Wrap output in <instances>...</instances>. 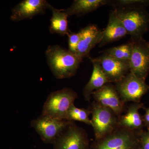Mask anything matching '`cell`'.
Instances as JSON below:
<instances>
[{
	"instance_id": "6da1fadb",
	"label": "cell",
	"mask_w": 149,
	"mask_h": 149,
	"mask_svg": "<svg viewBox=\"0 0 149 149\" xmlns=\"http://www.w3.org/2000/svg\"><path fill=\"white\" fill-rule=\"evenodd\" d=\"M45 54L48 65L56 79L74 76L82 62L76 55L58 45L48 46Z\"/></svg>"
},
{
	"instance_id": "7a4b0ae2",
	"label": "cell",
	"mask_w": 149,
	"mask_h": 149,
	"mask_svg": "<svg viewBox=\"0 0 149 149\" xmlns=\"http://www.w3.org/2000/svg\"><path fill=\"white\" fill-rule=\"evenodd\" d=\"M131 39L143 38L149 30V13L143 7H115L112 10Z\"/></svg>"
},
{
	"instance_id": "3957f363",
	"label": "cell",
	"mask_w": 149,
	"mask_h": 149,
	"mask_svg": "<svg viewBox=\"0 0 149 149\" xmlns=\"http://www.w3.org/2000/svg\"><path fill=\"white\" fill-rule=\"evenodd\" d=\"M77 98V93L71 88H65L52 92L44 103L42 115L66 120L68 111Z\"/></svg>"
},
{
	"instance_id": "277c9868",
	"label": "cell",
	"mask_w": 149,
	"mask_h": 149,
	"mask_svg": "<svg viewBox=\"0 0 149 149\" xmlns=\"http://www.w3.org/2000/svg\"><path fill=\"white\" fill-rule=\"evenodd\" d=\"M139 132L117 126L110 134L96 141L93 149H137Z\"/></svg>"
},
{
	"instance_id": "5b68a950",
	"label": "cell",
	"mask_w": 149,
	"mask_h": 149,
	"mask_svg": "<svg viewBox=\"0 0 149 149\" xmlns=\"http://www.w3.org/2000/svg\"><path fill=\"white\" fill-rule=\"evenodd\" d=\"M90 110L96 141L110 134L117 128L118 118L109 109L95 102Z\"/></svg>"
},
{
	"instance_id": "8992f818",
	"label": "cell",
	"mask_w": 149,
	"mask_h": 149,
	"mask_svg": "<svg viewBox=\"0 0 149 149\" xmlns=\"http://www.w3.org/2000/svg\"><path fill=\"white\" fill-rule=\"evenodd\" d=\"M129 41L132 45L130 72L146 81L149 74V42L143 38H130Z\"/></svg>"
},
{
	"instance_id": "52a82bcc",
	"label": "cell",
	"mask_w": 149,
	"mask_h": 149,
	"mask_svg": "<svg viewBox=\"0 0 149 149\" xmlns=\"http://www.w3.org/2000/svg\"><path fill=\"white\" fill-rule=\"evenodd\" d=\"M115 86L125 103L130 102H141L142 97L149 91V86L146 81L130 72L120 81L115 83Z\"/></svg>"
},
{
	"instance_id": "ba28073f",
	"label": "cell",
	"mask_w": 149,
	"mask_h": 149,
	"mask_svg": "<svg viewBox=\"0 0 149 149\" xmlns=\"http://www.w3.org/2000/svg\"><path fill=\"white\" fill-rule=\"evenodd\" d=\"M71 121L42 114L31 121V126L44 143L53 144Z\"/></svg>"
},
{
	"instance_id": "9c48e42d",
	"label": "cell",
	"mask_w": 149,
	"mask_h": 149,
	"mask_svg": "<svg viewBox=\"0 0 149 149\" xmlns=\"http://www.w3.org/2000/svg\"><path fill=\"white\" fill-rule=\"evenodd\" d=\"M53 144L55 149H88V136L83 128L71 121Z\"/></svg>"
},
{
	"instance_id": "30bf717a",
	"label": "cell",
	"mask_w": 149,
	"mask_h": 149,
	"mask_svg": "<svg viewBox=\"0 0 149 149\" xmlns=\"http://www.w3.org/2000/svg\"><path fill=\"white\" fill-rule=\"evenodd\" d=\"M96 102L111 110L118 118L122 114L125 103L123 101L115 85L107 83L92 94Z\"/></svg>"
},
{
	"instance_id": "8fae6325",
	"label": "cell",
	"mask_w": 149,
	"mask_h": 149,
	"mask_svg": "<svg viewBox=\"0 0 149 149\" xmlns=\"http://www.w3.org/2000/svg\"><path fill=\"white\" fill-rule=\"evenodd\" d=\"M94 59L99 63L110 83H117L130 72L129 61L117 59L104 54Z\"/></svg>"
},
{
	"instance_id": "7c38bea8",
	"label": "cell",
	"mask_w": 149,
	"mask_h": 149,
	"mask_svg": "<svg viewBox=\"0 0 149 149\" xmlns=\"http://www.w3.org/2000/svg\"><path fill=\"white\" fill-rule=\"evenodd\" d=\"M80 40L76 55L82 61L85 57L90 58L91 50L100 44L102 39V31L97 25L90 24L80 29Z\"/></svg>"
},
{
	"instance_id": "4fadbf2b",
	"label": "cell",
	"mask_w": 149,
	"mask_h": 149,
	"mask_svg": "<svg viewBox=\"0 0 149 149\" xmlns=\"http://www.w3.org/2000/svg\"><path fill=\"white\" fill-rule=\"evenodd\" d=\"M49 5L46 0H23L13 8L10 19L14 22L31 19L37 15L45 13Z\"/></svg>"
},
{
	"instance_id": "5bb4252c",
	"label": "cell",
	"mask_w": 149,
	"mask_h": 149,
	"mask_svg": "<svg viewBox=\"0 0 149 149\" xmlns=\"http://www.w3.org/2000/svg\"><path fill=\"white\" fill-rule=\"evenodd\" d=\"M144 107L143 103H133L130 104L125 114L118 118L117 126L136 132L143 130L145 126L143 116L139 110Z\"/></svg>"
},
{
	"instance_id": "9a60e30c",
	"label": "cell",
	"mask_w": 149,
	"mask_h": 149,
	"mask_svg": "<svg viewBox=\"0 0 149 149\" xmlns=\"http://www.w3.org/2000/svg\"><path fill=\"white\" fill-rule=\"evenodd\" d=\"M102 39L99 47H102L120 39L128 35L126 29L113 13L109 14L108 23L106 28L102 31Z\"/></svg>"
},
{
	"instance_id": "2e32d148",
	"label": "cell",
	"mask_w": 149,
	"mask_h": 149,
	"mask_svg": "<svg viewBox=\"0 0 149 149\" xmlns=\"http://www.w3.org/2000/svg\"><path fill=\"white\" fill-rule=\"evenodd\" d=\"M93 64V70L91 78L83 90V95L86 100L89 101L92 93L99 90L106 84L110 83L99 63L90 57Z\"/></svg>"
},
{
	"instance_id": "e0dca14e",
	"label": "cell",
	"mask_w": 149,
	"mask_h": 149,
	"mask_svg": "<svg viewBox=\"0 0 149 149\" xmlns=\"http://www.w3.org/2000/svg\"><path fill=\"white\" fill-rule=\"evenodd\" d=\"M109 0H74L68 8L65 9L68 17L81 16L96 10L102 6L109 4Z\"/></svg>"
},
{
	"instance_id": "ac0fdd59",
	"label": "cell",
	"mask_w": 149,
	"mask_h": 149,
	"mask_svg": "<svg viewBox=\"0 0 149 149\" xmlns=\"http://www.w3.org/2000/svg\"><path fill=\"white\" fill-rule=\"evenodd\" d=\"M49 9L52 11L49 32L52 34H58L64 36L68 35L70 30L68 26V17L65 9H58L49 5Z\"/></svg>"
},
{
	"instance_id": "d6986e66",
	"label": "cell",
	"mask_w": 149,
	"mask_h": 149,
	"mask_svg": "<svg viewBox=\"0 0 149 149\" xmlns=\"http://www.w3.org/2000/svg\"><path fill=\"white\" fill-rule=\"evenodd\" d=\"M103 54L120 60L129 61L132 54V45L130 41L126 44L107 49Z\"/></svg>"
},
{
	"instance_id": "ffe728a7",
	"label": "cell",
	"mask_w": 149,
	"mask_h": 149,
	"mask_svg": "<svg viewBox=\"0 0 149 149\" xmlns=\"http://www.w3.org/2000/svg\"><path fill=\"white\" fill-rule=\"evenodd\" d=\"M91 114L90 109L77 108L73 104L68 111L66 120L71 121H80L92 126V121L89 118V115Z\"/></svg>"
},
{
	"instance_id": "44dd1931",
	"label": "cell",
	"mask_w": 149,
	"mask_h": 149,
	"mask_svg": "<svg viewBox=\"0 0 149 149\" xmlns=\"http://www.w3.org/2000/svg\"><path fill=\"white\" fill-rule=\"evenodd\" d=\"M109 4L115 7H146L149 5V0H117L110 1Z\"/></svg>"
},
{
	"instance_id": "7402d4cb",
	"label": "cell",
	"mask_w": 149,
	"mask_h": 149,
	"mask_svg": "<svg viewBox=\"0 0 149 149\" xmlns=\"http://www.w3.org/2000/svg\"><path fill=\"white\" fill-rule=\"evenodd\" d=\"M67 36L68 37V50L70 52L76 55L80 40V33L79 32L76 33L70 31Z\"/></svg>"
},
{
	"instance_id": "603a6c76",
	"label": "cell",
	"mask_w": 149,
	"mask_h": 149,
	"mask_svg": "<svg viewBox=\"0 0 149 149\" xmlns=\"http://www.w3.org/2000/svg\"><path fill=\"white\" fill-rule=\"evenodd\" d=\"M139 149H149V129L139 133Z\"/></svg>"
},
{
	"instance_id": "cb8c5ba5",
	"label": "cell",
	"mask_w": 149,
	"mask_h": 149,
	"mask_svg": "<svg viewBox=\"0 0 149 149\" xmlns=\"http://www.w3.org/2000/svg\"><path fill=\"white\" fill-rule=\"evenodd\" d=\"M145 109V113L143 116V121L144 126L147 127L148 130L149 129V107L143 108Z\"/></svg>"
}]
</instances>
